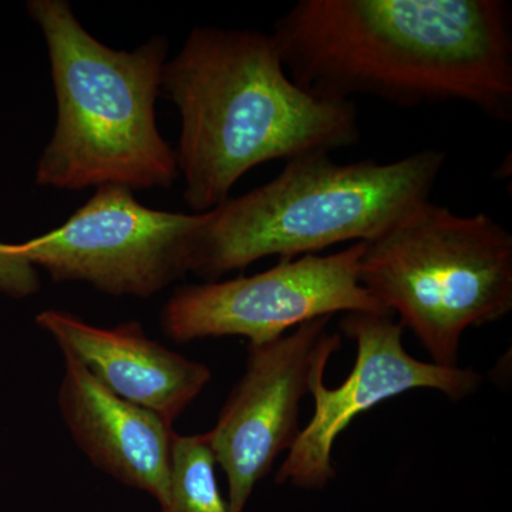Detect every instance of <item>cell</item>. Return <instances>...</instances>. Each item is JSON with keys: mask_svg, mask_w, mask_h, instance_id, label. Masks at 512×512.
Masks as SVG:
<instances>
[{"mask_svg": "<svg viewBox=\"0 0 512 512\" xmlns=\"http://www.w3.org/2000/svg\"><path fill=\"white\" fill-rule=\"evenodd\" d=\"M272 35L293 82L322 99L456 101L512 120L505 0H299Z\"/></svg>", "mask_w": 512, "mask_h": 512, "instance_id": "1", "label": "cell"}, {"mask_svg": "<svg viewBox=\"0 0 512 512\" xmlns=\"http://www.w3.org/2000/svg\"><path fill=\"white\" fill-rule=\"evenodd\" d=\"M161 92L181 117L175 150L185 204L207 212L252 168L330 154L360 137L352 100L293 82L272 33L200 26L164 66Z\"/></svg>", "mask_w": 512, "mask_h": 512, "instance_id": "2", "label": "cell"}, {"mask_svg": "<svg viewBox=\"0 0 512 512\" xmlns=\"http://www.w3.org/2000/svg\"><path fill=\"white\" fill-rule=\"evenodd\" d=\"M26 9L45 37L57 104L36 184L67 191L173 187L180 177L177 154L156 117L167 37L116 50L83 28L66 0H30Z\"/></svg>", "mask_w": 512, "mask_h": 512, "instance_id": "3", "label": "cell"}, {"mask_svg": "<svg viewBox=\"0 0 512 512\" xmlns=\"http://www.w3.org/2000/svg\"><path fill=\"white\" fill-rule=\"evenodd\" d=\"M444 161L440 150L392 163L293 158L274 180L207 211L191 272L217 281L266 256L293 259L373 241L430 201Z\"/></svg>", "mask_w": 512, "mask_h": 512, "instance_id": "4", "label": "cell"}, {"mask_svg": "<svg viewBox=\"0 0 512 512\" xmlns=\"http://www.w3.org/2000/svg\"><path fill=\"white\" fill-rule=\"evenodd\" d=\"M359 279L430 362L460 366L464 333L512 311V235L484 212L464 217L426 201L365 242Z\"/></svg>", "mask_w": 512, "mask_h": 512, "instance_id": "5", "label": "cell"}, {"mask_svg": "<svg viewBox=\"0 0 512 512\" xmlns=\"http://www.w3.org/2000/svg\"><path fill=\"white\" fill-rule=\"evenodd\" d=\"M207 212L153 210L133 191L103 185L59 228L18 244L55 282L150 298L190 274Z\"/></svg>", "mask_w": 512, "mask_h": 512, "instance_id": "6", "label": "cell"}, {"mask_svg": "<svg viewBox=\"0 0 512 512\" xmlns=\"http://www.w3.org/2000/svg\"><path fill=\"white\" fill-rule=\"evenodd\" d=\"M363 251L356 242L336 254L281 259L259 274L181 286L161 311V329L178 343L239 336L262 345L336 313L390 315L360 284Z\"/></svg>", "mask_w": 512, "mask_h": 512, "instance_id": "7", "label": "cell"}, {"mask_svg": "<svg viewBox=\"0 0 512 512\" xmlns=\"http://www.w3.org/2000/svg\"><path fill=\"white\" fill-rule=\"evenodd\" d=\"M330 320H311L271 342L248 345L244 375L214 429L205 433L235 512H245L256 485L301 434L302 400L325 379L330 359L342 348V335L330 330Z\"/></svg>", "mask_w": 512, "mask_h": 512, "instance_id": "8", "label": "cell"}, {"mask_svg": "<svg viewBox=\"0 0 512 512\" xmlns=\"http://www.w3.org/2000/svg\"><path fill=\"white\" fill-rule=\"evenodd\" d=\"M340 332L356 343L355 366L335 389L325 379L313 386L315 410L288 451L275 481L301 490H323L336 478L333 448L340 434L386 400L412 390H436L458 402L477 392L483 377L463 366L423 362L403 345V326L392 315L345 313Z\"/></svg>", "mask_w": 512, "mask_h": 512, "instance_id": "9", "label": "cell"}, {"mask_svg": "<svg viewBox=\"0 0 512 512\" xmlns=\"http://www.w3.org/2000/svg\"><path fill=\"white\" fill-rule=\"evenodd\" d=\"M36 323L110 392L174 423L211 382L210 367L148 338L138 322L111 328L47 309Z\"/></svg>", "mask_w": 512, "mask_h": 512, "instance_id": "10", "label": "cell"}, {"mask_svg": "<svg viewBox=\"0 0 512 512\" xmlns=\"http://www.w3.org/2000/svg\"><path fill=\"white\" fill-rule=\"evenodd\" d=\"M64 355L59 409L94 466L163 507L170 494L173 424L110 392L72 355Z\"/></svg>", "mask_w": 512, "mask_h": 512, "instance_id": "11", "label": "cell"}, {"mask_svg": "<svg viewBox=\"0 0 512 512\" xmlns=\"http://www.w3.org/2000/svg\"><path fill=\"white\" fill-rule=\"evenodd\" d=\"M215 466L205 433L175 434L170 494L160 512H235L221 493Z\"/></svg>", "mask_w": 512, "mask_h": 512, "instance_id": "12", "label": "cell"}, {"mask_svg": "<svg viewBox=\"0 0 512 512\" xmlns=\"http://www.w3.org/2000/svg\"><path fill=\"white\" fill-rule=\"evenodd\" d=\"M40 291L36 266L19 251L18 244L0 241V292L23 299Z\"/></svg>", "mask_w": 512, "mask_h": 512, "instance_id": "13", "label": "cell"}]
</instances>
